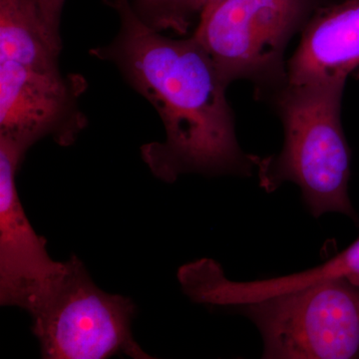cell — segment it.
Masks as SVG:
<instances>
[{
	"label": "cell",
	"mask_w": 359,
	"mask_h": 359,
	"mask_svg": "<svg viewBox=\"0 0 359 359\" xmlns=\"http://www.w3.org/2000/svg\"><path fill=\"white\" fill-rule=\"evenodd\" d=\"M120 16L114 41L91 54L115 63L135 90L159 113L166 140L142 146L153 175L173 183L180 175L250 176L259 157L243 152L228 84L194 36H164L141 20L130 0H104Z\"/></svg>",
	"instance_id": "6da1fadb"
},
{
	"label": "cell",
	"mask_w": 359,
	"mask_h": 359,
	"mask_svg": "<svg viewBox=\"0 0 359 359\" xmlns=\"http://www.w3.org/2000/svg\"><path fill=\"white\" fill-rule=\"evenodd\" d=\"M344 81L287 84L269 98L282 120L285 142L276 157L259 158L268 192L285 182L301 188L314 218L340 212L358 221L348 196L351 150L341 123Z\"/></svg>",
	"instance_id": "7a4b0ae2"
},
{
	"label": "cell",
	"mask_w": 359,
	"mask_h": 359,
	"mask_svg": "<svg viewBox=\"0 0 359 359\" xmlns=\"http://www.w3.org/2000/svg\"><path fill=\"white\" fill-rule=\"evenodd\" d=\"M327 0H224L201 13L193 36L226 84L245 79L269 98L287 82L285 49Z\"/></svg>",
	"instance_id": "3957f363"
},
{
	"label": "cell",
	"mask_w": 359,
	"mask_h": 359,
	"mask_svg": "<svg viewBox=\"0 0 359 359\" xmlns=\"http://www.w3.org/2000/svg\"><path fill=\"white\" fill-rule=\"evenodd\" d=\"M238 309L264 339V358L348 359L359 353V287L327 280Z\"/></svg>",
	"instance_id": "277c9868"
},
{
	"label": "cell",
	"mask_w": 359,
	"mask_h": 359,
	"mask_svg": "<svg viewBox=\"0 0 359 359\" xmlns=\"http://www.w3.org/2000/svg\"><path fill=\"white\" fill-rule=\"evenodd\" d=\"M135 313L131 299L97 287L72 255L58 287L32 316V332L45 359L152 358L132 334Z\"/></svg>",
	"instance_id": "5b68a950"
},
{
	"label": "cell",
	"mask_w": 359,
	"mask_h": 359,
	"mask_svg": "<svg viewBox=\"0 0 359 359\" xmlns=\"http://www.w3.org/2000/svg\"><path fill=\"white\" fill-rule=\"evenodd\" d=\"M26 152L0 138V304L33 316L58 287L66 262L49 257L21 204L15 177Z\"/></svg>",
	"instance_id": "8992f818"
},
{
	"label": "cell",
	"mask_w": 359,
	"mask_h": 359,
	"mask_svg": "<svg viewBox=\"0 0 359 359\" xmlns=\"http://www.w3.org/2000/svg\"><path fill=\"white\" fill-rule=\"evenodd\" d=\"M84 78L0 61V138L28 150L50 137L70 146L86 126L78 99Z\"/></svg>",
	"instance_id": "52a82bcc"
},
{
	"label": "cell",
	"mask_w": 359,
	"mask_h": 359,
	"mask_svg": "<svg viewBox=\"0 0 359 359\" xmlns=\"http://www.w3.org/2000/svg\"><path fill=\"white\" fill-rule=\"evenodd\" d=\"M359 67V0L327 1L311 16L287 62V83L344 81Z\"/></svg>",
	"instance_id": "ba28073f"
},
{
	"label": "cell",
	"mask_w": 359,
	"mask_h": 359,
	"mask_svg": "<svg viewBox=\"0 0 359 359\" xmlns=\"http://www.w3.org/2000/svg\"><path fill=\"white\" fill-rule=\"evenodd\" d=\"M61 49L47 30L37 0H0V61L58 71Z\"/></svg>",
	"instance_id": "9c48e42d"
},
{
	"label": "cell",
	"mask_w": 359,
	"mask_h": 359,
	"mask_svg": "<svg viewBox=\"0 0 359 359\" xmlns=\"http://www.w3.org/2000/svg\"><path fill=\"white\" fill-rule=\"evenodd\" d=\"M141 20L157 32L185 34L194 18L202 13L204 0H130Z\"/></svg>",
	"instance_id": "30bf717a"
},
{
	"label": "cell",
	"mask_w": 359,
	"mask_h": 359,
	"mask_svg": "<svg viewBox=\"0 0 359 359\" xmlns=\"http://www.w3.org/2000/svg\"><path fill=\"white\" fill-rule=\"evenodd\" d=\"M37 1H39L45 25H46L51 39L60 48H62L60 21L65 0H37Z\"/></svg>",
	"instance_id": "8fae6325"
},
{
	"label": "cell",
	"mask_w": 359,
	"mask_h": 359,
	"mask_svg": "<svg viewBox=\"0 0 359 359\" xmlns=\"http://www.w3.org/2000/svg\"><path fill=\"white\" fill-rule=\"evenodd\" d=\"M223 1L224 0H204V7H203V11L201 13L211 11L212 8H214L215 6H218V4Z\"/></svg>",
	"instance_id": "7c38bea8"
}]
</instances>
